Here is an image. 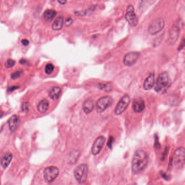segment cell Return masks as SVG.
Listing matches in <instances>:
<instances>
[{
    "instance_id": "6da1fadb",
    "label": "cell",
    "mask_w": 185,
    "mask_h": 185,
    "mask_svg": "<svg viewBox=\"0 0 185 185\" xmlns=\"http://www.w3.org/2000/svg\"><path fill=\"white\" fill-rule=\"evenodd\" d=\"M148 163V157L143 150L137 151L132 158L131 170L132 173L137 174L142 172Z\"/></svg>"
},
{
    "instance_id": "7a4b0ae2",
    "label": "cell",
    "mask_w": 185,
    "mask_h": 185,
    "mask_svg": "<svg viewBox=\"0 0 185 185\" xmlns=\"http://www.w3.org/2000/svg\"><path fill=\"white\" fill-rule=\"evenodd\" d=\"M172 85V80L169 75L163 72L159 75L155 86V91L160 94H164L167 92Z\"/></svg>"
},
{
    "instance_id": "3957f363",
    "label": "cell",
    "mask_w": 185,
    "mask_h": 185,
    "mask_svg": "<svg viewBox=\"0 0 185 185\" xmlns=\"http://www.w3.org/2000/svg\"><path fill=\"white\" fill-rule=\"evenodd\" d=\"M89 167L86 164L78 166L74 171V177L75 180L80 184L85 183L88 179Z\"/></svg>"
},
{
    "instance_id": "277c9868",
    "label": "cell",
    "mask_w": 185,
    "mask_h": 185,
    "mask_svg": "<svg viewBox=\"0 0 185 185\" xmlns=\"http://www.w3.org/2000/svg\"><path fill=\"white\" fill-rule=\"evenodd\" d=\"M185 149L183 147H180L175 150L174 157L173 163L177 168H182L185 163Z\"/></svg>"
},
{
    "instance_id": "5b68a950",
    "label": "cell",
    "mask_w": 185,
    "mask_h": 185,
    "mask_svg": "<svg viewBox=\"0 0 185 185\" xmlns=\"http://www.w3.org/2000/svg\"><path fill=\"white\" fill-rule=\"evenodd\" d=\"M59 174V170L57 167L50 166L45 168L44 171V178L47 183H51L55 180Z\"/></svg>"
},
{
    "instance_id": "8992f818",
    "label": "cell",
    "mask_w": 185,
    "mask_h": 185,
    "mask_svg": "<svg viewBox=\"0 0 185 185\" xmlns=\"http://www.w3.org/2000/svg\"><path fill=\"white\" fill-rule=\"evenodd\" d=\"M113 103V100L110 96H104L100 98L96 104V110L98 113L104 112Z\"/></svg>"
},
{
    "instance_id": "52a82bcc",
    "label": "cell",
    "mask_w": 185,
    "mask_h": 185,
    "mask_svg": "<svg viewBox=\"0 0 185 185\" xmlns=\"http://www.w3.org/2000/svg\"><path fill=\"white\" fill-rule=\"evenodd\" d=\"M130 98L128 95L123 96L115 109V114L120 115L124 112L130 103Z\"/></svg>"
},
{
    "instance_id": "ba28073f",
    "label": "cell",
    "mask_w": 185,
    "mask_h": 185,
    "mask_svg": "<svg viewBox=\"0 0 185 185\" xmlns=\"http://www.w3.org/2000/svg\"><path fill=\"white\" fill-rule=\"evenodd\" d=\"M165 26V21L162 18H157L154 21L152 24L149 27L148 32L152 35L157 34L160 31H162Z\"/></svg>"
},
{
    "instance_id": "9c48e42d",
    "label": "cell",
    "mask_w": 185,
    "mask_h": 185,
    "mask_svg": "<svg viewBox=\"0 0 185 185\" xmlns=\"http://www.w3.org/2000/svg\"><path fill=\"white\" fill-rule=\"evenodd\" d=\"M126 18L131 26L136 27L138 23V20L135 13L134 8L131 4L127 7Z\"/></svg>"
},
{
    "instance_id": "30bf717a",
    "label": "cell",
    "mask_w": 185,
    "mask_h": 185,
    "mask_svg": "<svg viewBox=\"0 0 185 185\" xmlns=\"http://www.w3.org/2000/svg\"><path fill=\"white\" fill-rule=\"evenodd\" d=\"M140 57V53L137 52H131L127 53L124 57L123 62L126 66H131L136 63Z\"/></svg>"
},
{
    "instance_id": "8fae6325",
    "label": "cell",
    "mask_w": 185,
    "mask_h": 185,
    "mask_svg": "<svg viewBox=\"0 0 185 185\" xmlns=\"http://www.w3.org/2000/svg\"><path fill=\"white\" fill-rule=\"evenodd\" d=\"M105 142V138L104 136L98 137L94 142L92 148V153L94 155L99 154L102 151L104 143Z\"/></svg>"
},
{
    "instance_id": "7c38bea8",
    "label": "cell",
    "mask_w": 185,
    "mask_h": 185,
    "mask_svg": "<svg viewBox=\"0 0 185 185\" xmlns=\"http://www.w3.org/2000/svg\"><path fill=\"white\" fill-rule=\"evenodd\" d=\"M132 108L135 112L140 113L142 112L145 108L144 100L141 98H137L134 100L132 104Z\"/></svg>"
},
{
    "instance_id": "4fadbf2b",
    "label": "cell",
    "mask_w": 185,
    "mask_h": 185,
    "mask_svg": "<svg viewBox=\"0 0 185 185\" xmlns=\"http://www.w3.org/2000/svg\"><path fill=\"white\" fill-rule=\"evenodd\" d=\"M180 29L177 26H174L171 28L169 32L168 42L171 44H174L177 41V38L179 37Z\"/></svg>"
},
{
    "instance_id": "5bb4252c",
    "label": "cell",
    "mask_w": 185,
    "mask_h": 185,
    "mask_svg": "<svg viewBox=\"0 0 185 185\" xmlns=\"http://www.w3.org/2000/svg\"><path fill=\"white\" fill-rule=\"evenodd\" d=\"M20 123V118L18 116L15 115L12 116L8 121L9 128L11 132H14L18 127V124Z\"/></svg>"
},
{
    "instance_id": "9a60e30c",
    "label": "cell",
    "mask_w": 185,
    "mask_h": 185,
    "mask_svg": "<svg viewBox=\"0 0 185 185\" xmlns=\"http://www.w3.org/2000/svg\"><path fill=\"white\" fill-rule=\"evenodd\" d=\"M155 73L154 72L151 73L148 77L145 80V83L143 84V88L145 90H149L153 88L154 85Z\"/></svg>"
},
{
    "instance_id": "2e32d148",
    "label": "cell",
    "mask_w": 185,
    "mask_h": 185,
    "mask_svg": "<svg viewBox=\"0 0 185 185\" xmlns=\"http://www.w3.org/2000/svg\"><path fill=\"white\" fill-rule=\"evenodd\" d=\"M49 102L46 100H41L37 106V109L39 112L44 114L47 112L49 109Z\"/></svg>"
},
{
    "instance_id": "e0dca14e",
    "label": "cell",
    "mask_w": 185,
    "mask_h": 185,
    "mask_svg": "<svg viewBox=\"0 0 185 185\" xmlns=\"http://www.w3.org/2000/svg\"><path fill=\"white\" fill-rule=\"evenodd\" d=\"M61 92V89L59 87H57V86L53 87L49 92V96L52 100H55L59 98Z\"/></svg>"
},
{
    "instance_id": "ac0fdd59",
    "label": "cell",
    "mask_w": 185,
    "mask_h": 185,
    "mask_svg": "<svg viewBox=\"0 0 185 185\" xmlns=\"http://www.w3.org/2000/svg\"><path fill=\"white\" fill-rule=\"evenodd\" d=\"M13 155L11 153H7L5 154L1 161V165L3 168H7L9 165L10 164L11 161L12 160Z\"/></svg>"
},
{
    "instance_id": "d6986e66",
    "label": "cell",
    "mask_w": 185,
    "mask_h": 185,
    "mask_svg": "<svg viewBox=\"0 0 185 185\" xmlns=\"http://www.w3.org/2000/svg\"><path fill=\"white\" fill-rule=\"evenodd\" d=\"M94 106L93 101L91 100H88L84 103L83 109L85 114H89L94 110Z\"/></svg>"
},
{
    "instance_id": "ffe728a7",
    "label": "cell",
    "mask_w": 185,
    "mask_h": 185,
    "mask_svg": "<svg viewBox=\"0 0 185 185\" xmlns=\"http://www.w3.org/2000/svg\"><path fill=\"white\" fill-rule=\"evenodd\" d=\"M64 18L63 16L58 17L52 24V29L54 31L60 30L63 26Z\"/></svg>"
},
{
    "instance_id": "44dd1931",
    "label": "cell",
    "mask_w": 185,
    "mask_h": 185,
    "mask_svg": "<svg viewBox=\"0 0 185 185\" xmlns=\"http://www.w3.org/2000/svg\"><path fill=\"white\" fill-rule=\"evenodd\" d=\"M80 157V152L77 151H74L70 153L68 157V162L70 164H75L77 161Z\"/></svg>"
},
{
    "instance_id": "7402d4cb",
    "label": "cell",
    "mask_w": 185,
    "mask_h": 185,
    "mask_svg": "<svg viewBox=\"0 0 185 185\" xmlns=\"http://www.w3.org/2000/svg\"><path fill=\"white\" fill-rule=\"evenodd\" d=\"M56 15H57V12L55 10H52V9L46 10L44 14V18L47 20H52Z\"/></svg>"
},
{
    "instance_id": "603a6c76",
    "label": "cell",
    "mask_w": 185,
    "mask_h": 185,
    "mask_svg": "<svg viewBox=\"0 0 185 185\" xmlns=\"http://www.w3.org/2000/svg\"><path fill=\"white\" fill-rule=\"evenodd\" d=\"M98 88L102 90L109 92L112 90V84L110 83L106 84H99Z\"/></svg>"
},
{
    "instance_id": "cb8c5ba5",
    "label": "cell",
    "mask_w": 185,
    "mask_h": 185,
    "mask_svg": "<svg viewBox=\"0 0 185 185\" xmlns=\"http://www.w3.org/2000/svg\"><path fill=\"white\" fill-rule=\"evenodd\" d=\"M54 69V65L53 64H48L45 67V72L46 74L50 75L53 72Z\"/></svg>"
},
{
    "instance_id": "d4e9b609",
    "label": "cell",
    "mask_w": 185,
    "mask_h": 185,
    "mask_svg": "<svg viewBox=\"0 0 185 185\" xmlns=\"http://www.w3.org/2000/svg\"><path fill=\"white\" fill-rule=\"evenodd\" d=\"M15 64V61L13 59H8L5 63V66L7 68H11V67H13Z\"/></svg>"
},
{
    "instance_id": "484cf974",
    "label": "cell",
    "mask_w": 185,
    "mask_h": 185,
    "mask_svg": "<svg viewBox=\"0 0 185 185\" xmlns=\"http://www.w3.org/2000/svg\"><path fill=\"white\" fill-rule=\"evenodd\" d=\"M29 103L28 102H24L21 106V109L23 112H27L29 109Z\"/></svg>"
},
{
    "instance_id": "4316f807",
    "label": "cell",
    "mask_w": 185,
    "mask_h": 185,
    "mask_svg": "<svg viewBox=\"0 0 185 185\" xmlns=\"http://www.w3.org/2000/svg\"><path fill=\"white\" fill-rule=\"evenodd\" d=\"M22 74V71H16L14 73H13L12 75V78L13 80H16L17 78H18Z\"/></svg>"
},
{
    "instance_id": "83f0119b",
    "label": "cell",
    "mask_w": 185,
    "mask_h": 185,
    "mask_svg": "<svg viewBox=\"0 0 185 185\" xmlns=\"http://www.w3.org/2000/svg\"><path fill=\"white\" fill-rule=\"evenodd\" d=\"M72 22H73V21L71 18H67L65 21V26L66 27L70 26L72 23Z\"/></svg>"
},
{
    "instance_id": "f1b7e54d",
    "label": "cell",
    "mask_w": 185,
    "mask_h": 185,
    "mask_svg": "<svg viewBox=\"0 0 185 185\" xmlns=\"http://www.w3.org/2000/svg\"><path fill=\"white\" fill-rule=\"evenodd\" d=\"M21 43L24 46H28L29 44V41L27 39H24L21 40Z\"/></svg>"
},
{
    "instance_id": "f546056e",
    "label": "cell",
    "mask_w": 185,
    "mask_h": 185,
    "mask_svg": "<svg viewBox=\"0 0 185 185\" xmlns=\"http://www.w3.org/2000/svg\"><path fill=\"white\" fill-rule=\"evenodd\" d=\"M58 2L60 3V4H64L67 2V1H58Z\"/></svg>"
},
{
    "instance_id": "4dcf8cb0",
    "label": "cell",
    "mask_w": 185,
    "mask_h": 185,
    "mask_svg": "<svg viewBox=\"0 0 185 185\" xmlns=\"http://www.w3.org/2000/svg\"><path fill=\"white\" fill-rule=\"evenodd\" d=\"M2 115H3V112L2 111H0V117H2Z\"/></svg>"
},
{
    "instance_id": "1f68e13d",
    "label": "cell",
    "mask_w": 185,
    "mask_h": 185,
    "mask_svg": "<svg viewBox=\"0 0 185 185\" xmlns=\"http://www.w3.org/2000/svg\"><path fill=\"white\" fill-rule=\"evenodd\" d=\"M0 185H1V182H0Z\"/></svg>"
}]
</instances>
